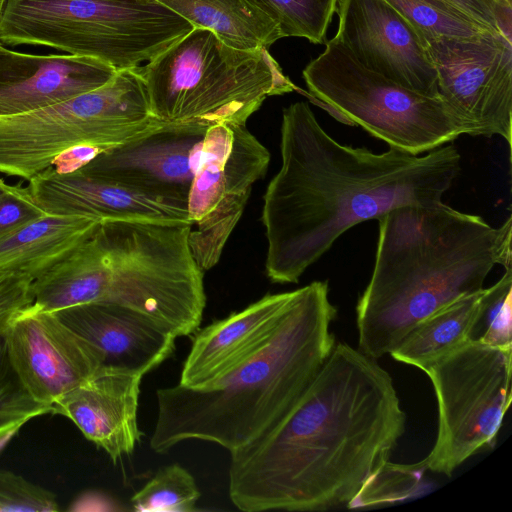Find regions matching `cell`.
<instances>
[{"mask_svg":"<svg viewBox=\"0 0 512 512\" xmlns=\"http://www.w3.org/2000/svg\"><path fill=\"white\" fill-rule=\"evenodd\" d=\"M467 16L512 41V0H444Z\"/></svg>","mask_w":512,"mask_h":512,"instance_id":"cell-30","label":"cell"},{"mask_svg":"<svg viewBox=\"0 0 512 512\" xmlns=\"http://www.w3.org/2000/svg\"><path fill=\"white\" fill-rule=\"evenodd\" d=\"M270 162L268 149L245 125L209 127L202 140L187 197L191 252L213 268L240 220L253 184Z\"/></svg>","mask_w":512,"mask_h":512,"instance_id":"cell-9","label":"cell"},{"mask_svg":"<svg viewBox=\"0 0 512 512\" xmlns=\"http://www.w3.org/2000/svg\"><path fill=\"white\" fill-rule=\"evenodd\" d=\"M200 495L192 474L174 463L161 467L131 503L138 512H192Z\"/></svg>","mask_w":512,"mask_h":512,"instance_id":"cell-24","label":"cell"},{"mask_svg":"<svg viewBox=\"0 0 512 512\" xmlns=\"http://www.w3.org/2000/svg\"><path fill=\"white\" fill-rule=\"evenodd\" d=\"M9 187V184H7L1 177H0V195H2Z\"/></svg>","mask_w":512,"mask_h":512,"instance_id":"cell-31","label":"cell"},{"mask_svg":"<svg viewBox=\"0 0 512 512\" xmlns=\"http://www.w3.org/2000/svg\"><path fill=\"white\" fill-rule=\"evenodd\" d=\"M10 361L32 397L52 407L104 364L100 351L53 312L23 310L4 335Z\"/></svg>","mask_w":512,"mask_h":512,"instance_id":"cell-11","label":"cell"},{"mask_svg":"<svg viewBox=\"0 0 512 512\" xmlns=\"http://www.w3.org/2000/svg\"><path fill=\"white\" fill-rule=\"evenodd\" d=\"M484 288L462 296L419 322L389 353L396 361L425 371L469 341Z\"/></svg>","mask_w":512,"mask_h":512,"instance_id":"cell-21","label":"cell"},{"mask_svg":"<svg viewBox=\"0 0 512 512\" xmlns=\"http://www.w3.org/2000/svg\"><path fill=\"white\" fill-rule=\"evenodd\" d=\"M53 313L100 351L103 365L144 376L175 351L173 333L153 319L125 307L94 302Z\"/></svg>","mask_w":512,"mask_h":512,"instance_id":"cell-17","label":"cell"},{"mask_svg":"<svg viewBox=\"0 0 512 512\" xmlns=\"http://www.w3.org/2000/svg\"><path fill=\"white\" fill-rule=\"evenodd\" d=\"M405 424L390 374L359 349L337 343L292 408L230 453L229 498L245 512L401 501L423 474L390 461Z\"/></svg>","mask_w":512,"mask_h":512,"instance_id":"cell-1","label":"cell"},{"mask_svg":"<svg viewBox=\"0 0 512 512\" xmlns=\"http://www.w3.org/2000/svg\"><path fill=\"white\" fill-rule=\"evenodd\" d=\"M385 1L412 24L424 40L441 36L467 38L493 33L444 0Z\"/></svg>","mask_w":512,"mask_h":512,"instance_id":"cell-23","label":"cell"},{"mask_svg":"<svg viewBox=\"0 0 512 512\" xmlns=\"http://www.w3.org/2000/svg\"><path fill=\"white\" fill-rule=\"evenodd\" d=\"M45 212L22 183L9 185L0 195V240L11 235Z\"/></svg>","mask_w":512,"mask_h":512,"instance_id":"cell-28","label":"cell"},{"mask_svg":"<svg viewBox=\"0 0 512 512\" xmlns=\"http://www.w3.org/2000/svg\"><path fill=\"white\" fill-rule=\"evenodd\" d=\"M59 506L55 494L13 472L0 470V512H52Z\"/></svg>","mask_w":512,"mask_h":512,"instance_id":"cell-27","label":"cell"},{"mask_svg":"<svg viewBox=\"0 0 512 512\" xmlns=\"http://www.w3.org/2000/svg\"><path fill=\"white\" fill-rule=\"evenodd\" d=\"M194 28L212 31L226 45L240 50L268 49L282 38L277 24L246 0H158Z\"/></svg>","mask_w":512,"mask_h":512,"instance_id":"cell-20","label":"cell"},{"mask_svg":"<svg viewBox=\"0 0 512 512\" xmlns=\"http://www.w3.org/2000/svg\"><path fill=\"white\" fill-rule=\"evenodd\" d=\"M165 124L150 112L137 68L103 86L27 113L0 117V173L28 181L64 152L82 145L110 149Z\"/></svg>","mask_w":512,"mask_h":512,"instance_id":"cell-6","label":"cell"},{"mask_svg":"<svg viewBox=\"0 0 512 512\" xmlns=\"http://www.w3.org/2000/svg\"><path fill=\"white\" fill-rule=\"evenodd\" d=\"M293 295L294 290L266 294L243 310L197 330L179 384L204 388L230 372L269 335Z\"/></svg>","mask_w":512,"mask_h":512,"instance_id":"cell-18","label":"cell"},{"mask_svg":"<svg viewBox=\"0 0 512 512\" xmlns=\"http://www.w3.org/2000/svg\"><path fill=\"white\" fill-rule=\"evenodd\" d=\"M27 186L47 213L91 215L103 223L189 224L186 200L115 182L81 169L61 173L49 167L30 178Z\"/></svg>","mask_w":512,"mask_h":512,"instance_id":"cell-13","label":"cell"},{"mask_svg":"<svg viewBox=\"0 0 512 512\" xmlns=\"http://www.w3.org/2000/svg\"><path fill=\"white\" fill-rule=\"evenodd\" d=\"M371 279L356 305L358 347L389 354L422 320L483 288L495 265L512 267V219L492 227L442 201L407 205L378 219Z\"/></svg>","mask_w":512,"mask_h":512,"instance_id":"cell-3","label":"cell"},{"mask_svg":"<svg viewBox=\"0 0 512 512\" xmlns=\"http://www.w3.org/2000/svg\"><path fill=\"white\" fill-rule=\"evenodd\" d=\"M337 38L366 69L407 88L440 96L426 41L385 0H338Z\"/></svg>","mask_w":512,"mask_h":512,"instance_id":"cell-12","label":"cell"},{"mask_svg":"<svg viewBox=\"0 0 512 512\" xmlns=\"http://www.w3.org/2000/svg\"><path fill=\"white\" fill-rule=\"evenodd\" d=\"M138 70L153 117L205 130L245 125L267 97L296 89L268 49L232 48L203 28H193Z\"/></svg>","mask_w":512,"mask_h":512,"instance_id":"cell-5","label":"cell"},{"mask_svg":"<svg viewBox=\"0 0 512 512\" xmlns=\"http://www.w3.org/2000/svg\"><path fill=\"white\" fill-rule=\"evenodd\" d=\"M512 267L491 287L484 288L471 325L469 341L496 347H512Z\"/></svg>","mask_w":512,"mask_h":512,"instance_id":"cell-25","label":"cell"},{"mask_svg":"<svg viewBox=\"0 0 512 512\" xmlns=\"http://www.w3.org/2000/svg\"><path fill=\"white\" fill-rule=\"evenodd\" d=\"M278 26L283 37L326 43V33L338 0H246Z\"/></svg>","mask_w":512,"mask_h":512,"instance_id":"cell-22","label":"cell"},{"mask_svg":"<svg viewBox=\"0 0 512 512\" xmlns=\"http://www.w3.org/2000/svg\"><path fill=\"white\" fill-rule=\"evenodd\" d=\"M102 223L91 215L45 213L0 240V269L35 279L88 239Z\"/></svg>","mask_w":512,"mask_h":512,"instance_id":"cell-19","label":"cell"},{"mask_svg":"<svg viewBox=\"0 0 512 512\" xmlns=\"http://www.w3.org/2000/svg\"><path fill=\"white\" fill-rule=\"evenodd\" d=\"M512 347L468 341L424 372L433 385L437 436L413 465L451 476L471 456L494 447L511 403Z\"/></svg>","mask_w":512,"mask_h":512,"instance_id":"cell-8","label":"cell"},{"mask_svg":"<svg viewBox=\"0 0 512 512\" xmlns=\"http://www.w3.org/2000/svg\"><path fill=\"white\" fill-rule=\"evenodd\" d=\"M426 41L440 96L472 136H500L511 145L512 41L487 32Z\"/></svg>","mask_w":512,"mask_h":512,"instance_id":"cell-10","label":"cell"},{"mask_svg":"<svg viewBox=\"0 0 512 512\" xmlns=\"http://www.w3.org/2000/svg\"><path fill=\"white\" fill-rule=\"evenodd\" d=\"M280 153L261 215L266 275L279 284L297 283L355 225L397 207L442 201L461 161L453 144L423 156L341 144L303 101L283 109Z\"/></svg>","mask_w":512,"mask_h":512,"instance_id":"cell-2","label":"cell"},{"mask_svg":"<svg viewBox=\"0 0 512 512\" xmlns=\"http://www.w3.org/2000/svg\"><path fill=\"white\" fill-rule=\"evenodd\" d=\"M116 73L96 58L29 54L0 42V117L34 111L94 90Z\"/></svg>","mask_w":512,"mask_h":512,"instance_id":"cell-15","label":"cell"},{"mask_svg":"<svg viewBox=\"0 0 512 512\" xmlns=\"http://www.w3.org/2000/svg\"><path fill=\"white\" fill-rule=\"evenodd\" d=\"M337 314L327 281L294 290L269 335L213 384L156 391L151 449L168 453L186 440L216 443L230 453L275 425L315 378L335 346Z\"/></svg>","mask_w":512,"mask_h":512,"instance_id":"cell-4","label":"cell"},{"mask_svg":"<svg viewBox=\"0 0 512 512\" xmlns=\"http://www.w3.org/2000/svg\"><path fill=\"white\" fill-rule=\"evenodd\" d=\"M33 279L17 271L0 269V337L13 320L33 303Z\"/></svg>","mask_w":512,"mask_h":512,"instance_id":"cell-29","label":"cell"},{"mask_svg":"<svg viewBox=\"0 0 512 512\" xmlns=\"http://www.w3.org/2000/svg\"><path fill=\"white\" fill-rule=\"evenodd\" d=\"M52 407L35 400L16 373L4 336L0 337V438L15 432L29 420L51 413Z\"/></svg>","mask_w":512,"mask_h":512,"instance_id":"cell-26","label":"cell"},{"mask_svg":"<svg viewBox=\"0 0 512 512\" xmlns=\"http://www.w3.org/2000/svg\"><path fill=\"white\" fill-rule=\"evenodd\" d=\"M316 99L347 123L413 155L472 136L470 126L441 96L407 88L363 67L335 37L303 70Z\"/></svg>","mask_w":512,"mask_h":512,"instance_id":"cell-7","label":"cell"},{"mask_svg":"<svg viewBox=\"0 0 512 512\" xmlns=\"http://www.w3.org/2000/svg\"><path fill=\"white\" fill-rule=\"evenodd\" d=\"M6 3H7V0H0V18L2 16V14H3V11L5 9Z\"/></svg>","mask_w":512,"mask_h":512,"instance_id":"cell-32","label":"cell"},{"mask_svg":"<svg viewBox=\"0 0 512 512\" xmlns=\"http://www.w3.org/2000/svg\"><path fill=\"white\" fill-rule=\"evenodd\" d=\"M143 376L102 365L85 383L52 405V414L69 418L113 462L140 442L137 413Z\"/></svg>","mask_w":512,"mask_h":512,"instance_id":"cell-16","label":"cell"},{"mask_svg":"<svg viewBox=\"0 0 512 512\" xmlns=\"http://www.w3.org/2000/svg\"><path fill=\"white\" fill-rule=\"evenodd\" d=\"M205 129L167 125L107 149L80 169L187 201Z\"/></svg>","mask_w":512,"mask_h":512,"instance_id":"cell-14","label":"cell"}]
</instances>
